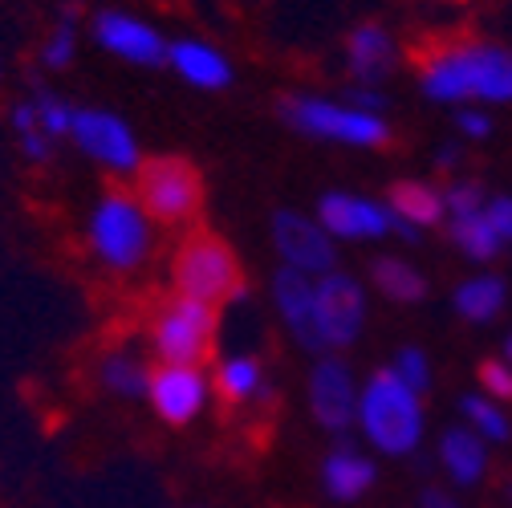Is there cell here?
<instances>
[{"label":"cell","mask_w":512,"mask_h":508,"mask_svg":"<svg viewBox=\"0 0 512 508\" xmlns=\"http://www.w3.org/2000/svg\"><path fill=\"white\" fill-rule=\"evenodd\" d=\"M443 208H447V220H468V216H480L488 208L480 183H452L443 192Z\"/></svg>","instance_id":"obj_31"},{"label":"cell","mask_w":512,"mask_h":508,"mask_svg":"<svg viewBox=\"0 0 512 508\" xmlns=\"http://www.w3.org/2000/svg\"><path fill=\"white\" fill-rule=\"evenodd\" d=\"M358 391H362V378L342 354H317L305 374L309 419L338 439H350L354 415H358Z\"/></svg>","instance_id":"obj_9"},{"label":"cell","mask_w":512,"mask_h":508,"mask_svg":"<svg viewBox=\"0 0 512 508\" xmlns=\"http://www.w3.org/2000/svg\"><path fill=\"white\" fill-rule=\"evenodd\" d=\"M415 508H464V504H460V492H452L447 484H427L415 496Z\"/></svg>","instance_id":"obj_34"},{"label":"cell","mask_w":512,"mask_h":508,"mask_svg":"<svg viewBox=\"0 0 512 508\" xmlns=\"http://www.w3.org/2000/svg\"><path fill=\"white\" fill-rule=\"evenodd\" d=\"M395 41L382 25H358L346 41V61H350V78L358 86H378L395 70Z\"/></svg>","instance_id":"obj_21"},{"label":"cell","mask_w":512,"mask_h":508,"mask_svg":"<svg viewBox=\"0 0 512 508\" xmlns=\"http://www.w3.org/2000/svg\"><path fill=\"white\" fill-rule=\"evenodd\" d=\"M70 143L82 159H90L110 179H135L143 167V147L135 126L106 106H78Z\"/></svg>","instance_id":"obj_8"},{"label":"cell","mask_w":512,"mask_h":508,"mask_svg":"<svg viewBox=\"0 0 512 508\" xmlns=\"http://www.w3.org/2000/svg\"><path fill=\"white\" fill-rule=\"evenodd\" d=\"M167 66L196 90H224L232 82V66L220 49H212L208 41L196 37H183L167 45Z\"/></svg>","instance_id":"obj_20"},{"label":"cell","mask_w":512,"mask_h":508,"mask_svg":"<svg viewBox=\"0 0 512 508\" xmlns=\"http://www.w3.org/2000/svg\"><path fill=\"white\" fill-rule=\"evenodd\" d=\"M131 192L139 196L155 228H187L196 224L204 208V175L183 155H155V159H143Z\"/></svg>","instance_id":"obj_6"},{"label":"cell","mask_w":512,"mask_h":508,"mask_svg":"<svg viewBox=\"0 0 512 508\" xmlns=\"http://www.w3.org/2000/svg\"><path fill=\"white\" fill-rule=\"evenodd\" d=\"M484 216H488V224L496 228L500 240H512V196H496V200H488Z\"/></svg>","instance_id":"obj_33"},{"label":"cell","mask_w":512,"mask_h":508,"mask_svg":"<svg viewBox=\"0 0 512 508\" xmlns=\"http://www.w3.org/2000/svg\"><path fill=\"white\" fill-rule=\"evenodd\" d=\"M387 196H391V216L399 220L403 236H415L419 228H431L447 216L443 192L431 183H423V179H399Z\"/></svg>","instance_id":"obj_22"},{"label":"cell","mask_w":512,"mask_h":508,"mask_svg":"<svg viewBox=\"0 0 512 508\" xmlns=\"http://www.w3.org/2000/svg\"><path fill=\"white\" fill-rule=\"evenodd\" d=\"M317 309V342L322 354H346L366 330V289L350 273H326L313 281Z\"/></svg>","instance_id":"obj_10"},{"label":"cell","mask_w":512,"mask_h":508,"mask_svg":"<svg viewBox=\"0 0 512 508\" xmlns=\"http://www.w3.org/2000/svg\"><path fill=\"white\" fill-rule=\"evenodd\" d=\"M391 370L403 378V383H407L415 395L427 399V391H431V362H427V354H423L419 346H403V350L391 358Z\"/></svg>","instance_id":"obj_30"},{"label":"cell","mask_w":512,"mask_h":508,"mask_svg":"<svg viewBox=\"0 0 512 508\" xmlns=\"http://www.w3.org/2000/svg\"><path fill=\"white\" fill-rule=\"evenodd\" d=\"M9 131H13L17 155H21L29 167H49V163L57 159V147H61V143H53V139L41 131V126H37V114H33V106H29L25 94L13 98V106H9Z\"/></svg>","instance_id":"obj_26"},{"label":"cell","mask_w":512,"mask_h":508,"mask_svg":"<svg viewBox=\"0 0 512 508\" xmlns=\"http://www.w3.org/2000/svg\"><path fill=\"white\" fill-rule=\"evenodd\" d=\"M171 293L224 309L244 297V273L228 240L208 228H187V236L171 252Z\"/></svg>","instance_id":"obj_4"},{"label":"cell","mask_w":512,"mask_h":508,"mask_svg":"<svg viewBox=\"0 0 512 508\" xmlns=\"http://www.w3.org/2000/svg\"><path fill=\"white\" fill-rule=\"evenodd\" d=\"M480 391L488 395V399H496V403H512V366L504 362V358H484L480 362Z\"/></svg>","instance_id":"obj_32"},{"label":"cell","mask_w":512,"mask_h":508,"mask_svg":"<svg viewBox=\"0 0 512 508\" xmlns=\"http://www.w3.org/2000/svg\"><path fill=\"white\" fill-rule=\"evenodd\" d=\"M456 126L468 135V139H484L488 131H492V122H488V114H480V110H460L456 114Z\"/></svg>","instance_id":"obj_35"},{"label":"cell","mask_w":512,"mask_h":508,"mask_svg":"<svg viewBox=\"0 0 512 508\" xmlns=\"http://www.w3.org/2000/svg\"><path fill=\"white\" fill-rule=\"evenodd\" d=\"M33 114H37V126L53 139V143H70V131H74V114H78V102H70V94H61L57 86L49 82H33L25 90Z\"/></svg>","instance_id":"obj_28"},{"label":"cell","mask_w":512,"mask_h":508,"mask_svg":"<svg viewBox=\"0 0 512 508\" xmlns=\"http://www.w3.org/2000/svg\"><path fill=\"white\" fill-rule=\"evenodd\" d=\"M447 236H452V244L464 252L468 261H492L496 252H500V236L496 228L488 224V216H468V220H447Z\"/></svg>","instance_id":"obj_29"},{"label":"cell","mask_w":512,"mask_h":508,"mask_svg":"<svg viewBox=\"0 0 512 508\" xmlns=\"http://www.w3.org/2000/svg\"><path fill=\"white\" fill-rule=\"evenodd\" d=\"M78 53H82V21H78V9L70 5L53 17L45 37L37 41V70L41 74H66V70H74Z\"/></svg>","instance_id":"obj_23"},{"label":"cell","mask_w":512,"mask_h":508,"mask_svg":"<svg viewBox=\"0 0 512 508\" xmlns=\"http://www.w3.org/2000/svg\"><path fill=\"white\" fill-rule=\"evenodd\" d=\"M370 285L395 305H415L427 297V277L407 265L403 257H374L370 261Z\"/></svg>","instance_id":"obj_25"},{"label":"cell","mask_w":512,"mask_h":508,"mask_svg":"<svg viewBox=\"0 0 512 508\" xmlns=\"http://www.w3.org/2000/svg\"><path fill=\"white\" fill-rule=\"evenodd\" d=\"M317 224L338 240H382L391 232H403L391 208H382L366 196H350V192H330L317 204Z\"/></svg>","instance_id":"obj_16"},{"label":"cell","mask_w":512,"mask_h":508,"mask_svg":"<svg viewBox=\"0 0 512 508\" xmlns=\"http://www.w3.org/2000/svg\"><path fill=\"white\" fill-rule=\"evenodd\" d=\"M216 387L212 374L204 366H159L151 370V387H147V411L167 423V427H191L200 423L204 411L212 407Z\"/></svg>","instance_id":"obj_11"},{"label":"cell","mask_w":512,"mask_h":508,"mask_svg":"<svg viewBox=\"0 0 512 508\" xmlns=\"http://www.w3.org/2000/svg\"><path fill=\"white\" fill-rule=\"evenodd\" d=\"M82 244H86V257L102 273L135 277L151 265L159 232H155V220L143 212V204L131 187L114 183L90 204V212L82 220Z\"/></svg>","instance_id":"obj_3"},{"label":"cell","mask_w":512,"mask_h":508,"mask_svg":"<svg viewBox=\"0 0 512 508\" xmlns=\"http://www.w3.org/2000/svg\"><path fill=\"white\" fill-rule=\"evenodd\" d=\"M435 468L452 492H472L492 476V448L464 423H452L435 439Z\"/></svg>","instance_id":"obj_15"},{"label":"cell","mask_w":512,"mask_h":508,"mask_svg":"<svg viewBox=\"0 0 512 508\" xmlns=\"http://www.w3.org/2000/svg\"><path fill=\"white\" fill-rule=\"evenodd\" d=\"M212 387H216V399L232 411H256L273 399V383H269V374L256 354L220 358L212 370Z\"/></svg>","instance_id":"obj_19"},{"label":"cell","mask_w":512,"mask_h":508,"mask_svg":"<svg viewBox=\"0 0 512 508\" xmlns=\"http://www.w3.org/2000/svg\"><path fill=\"white\" fill-rule=\"evenodd\" d=\"M504 301H508V289H504V281L492 277V273H476V277L460 281V285H456V297H452L456 313L464 317V322H472V326L496 322L500 309H504Z\"/></svg>","instance_id":"obj_24"},{"label":"cell","mask_w":512,"mask_h":508,"mask_svg":"<svg viewBox=\"0 0 512 508\" xmlns=\"http://www.w3.org/2000/svg\"><path fill=\"white\" fill-rule=\"evenodd\" d=\"M354 435H358V443L366 452H374L382 460H411V456H419L423 439H427L423 395H415L391 366L366 374L362 391H358Z\"/></svg>","instance_id":"obj_2"},{"label":"cell","mask_w":512,"mask_h":508,"mask_svg":"<svg viewBox=\"0 0 512 508\" xmlns=\"http://www.w3.org/2000/svg\"><path fill=\"white\" fill-rule=\"evenodd\" d=\"M151 370L155 362L139 350V346H126V342H114L98 354L94 362V383L98 391H106L110 399H122V403H143L147 399V387H151Z\"/></svg>","instance_id":"obj_18"},{"label":"cell","mask_w":512,"mask_h":508,"mask_svg":"<svg viewBox=\"0 0 512 508\" xmlns=\"http://www.w3.org/2000/svg\"><path fill=\"white\" fill-rule=\"evenodd\" d=\"M317 484L334 504H358L378 488V456L358 439H334V448L317 464Z\"/></svg>","instance_id":"obj_14"},{"label":"cell","mask_w":512,"mask_h":508,"mask_svg":"<svg viewBox=\"0 0 512 508\" xmlns=\"http://www.w3.org/2000/svg\"><path fill=\"white\" fill-rule=\"evenodd\" d=\"M419 86L435 102H512V49L468 33H435L411 41Z\"/></svg>","instance_id":"obj_1"},{"label":"cell","mask_w":512,"mask_h":508,"mask_svg":"<svg viewBox=\"0 0 512 508\" xmlns=\"http://www.w3.org/2000/svg\"><path fill=\"white\" fill-rule=\"evenodd\" d=\"M90 37H94L98 49L126 61V66H139V70L167 66V45L171 41L151 21L126 13V9H98L90 17Z\"/></svg>","instance_id":"obj_12"},{"label":"cell","mask_w":512,"mask_h":508,"mask_svg":"<svg viewBox=\"0 0 512 508\" xmlns=\"http://www.w3.org/2000/svg\"><path fill=\"white\" fill-rule=\"evenodd\" d=\"M281 118L309 139H330V143H346V147H387L391 143V126L382 122V114L358 110L350 102L342 106L330 98L289 94L281 102Z\"/></svg>","instance_id":"obj_7"},{"label":"cell","mask_w":512,"mask_h":508,"mask_svg":"<svg viewBox=\"0 0 512 508\" xmlns=\"http://www.w3.org/2000/svg\"><path fill=\"white\" fill-rule=\"evenodd\" d=\"M460 423L468 431H476L488 448H500V443L512 439V411L496 399H488L484 391H468L460 399Z\"/></svg>","instance_id":"obj_27"},{"label":"cell","mask_w":512,"mask_h":508,"mask_svg":"<svg viewBox=\"0 0 512 508\" xmlns=\"http://www.w3.org/2000/svg\"><path fill=\"white\" fill-rule=\"evenodd\" d=\"M456 159H460L456 147H443V151H439V167H456Z\"/></svg>","instance_id":"obj_36"},{"label":"cell","mask_w":512,"mask_h":508,"mask_svg":"<svg viewBox=\"0 0 512 508\" xmlns=\"http://www.w3.org/2000/svg\"><path fill=\"white\" fill-rule=\"evenodd\" d=\"M220 334V309L191 301L179 293H167L147 313V354L159 366H204L216 350Z\"/></svg>","instance_id":"obj_5"},{"label":"cell","mask_w":512,"mask_h":508,"mask_svg":"<svg viewBox=\"0 0 512 508\" xmlns=\"http://www.w3.org/2000/svg\"><path fill=\"white\" fill-rule=\"evenodd\" d=\"M313 281L317 277H305L297 269H277L273 277V305L281 313V326L289 330V338L309 350L313 358L322 354V342H317V309H313Z\"/></svg>","instance_id":"obj_17"},{"label":"cell","mask_w":512,"mask_h":508,"mask_svg":"<svg viewBox=\"0 0 512 508\" xmlns=\"http://www.w3.org/2000/svg\"><path fill=\"white\" fill-rule=\"evenodd\" d=\"M5 82H9V61H5V49H0V90H5Z\"/></svg>","instance_id":"obj_37"},{"label":"cell","mask_w":512,"mask_h":508,"mask_svg":"<svg viewBox=\"0 0 512 508\" xmlns=\"http://www.w3.org/2000/svg\"><path fill=\"white\" fill-rule=\"evenodd\" d=\"M273 244L281 252V261L285 269H297L305 277H326L334 273V261H338V252H334V236L301 216V212H277L273 216Z\"/></svg>","instance_id":"obj_13"},{"label":"cell","mask_w":512,"mask_h":508,"mask_svg":"<svg viewBox=\"0 0 512 508\" xmlns=\"http://www.w3.org/2000/svg\"><path fill=\"white\" fill-rule=\"evenodd\" d=\"M500 358H504V362H508V366H512V334H508V338H504V354H500Z\"/></svg>","instance_id":"obj_38"}]
</instances>
